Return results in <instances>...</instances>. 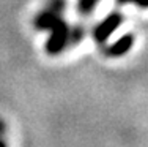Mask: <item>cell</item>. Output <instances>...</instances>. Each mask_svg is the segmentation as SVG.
Listing matches in <instances>:
<instances>
[{
	"mask_svg": "<svg viewBox=\"0 0 148 147\" xmlns=\"http://www.w3.org/2000/svg\"><path fill=\"white\" fill-rule=\"evenodd\" d=\"M33 24L40 30H51L46 52L51 55H57L69 44V26L62 19V16L51 10H44L33 19Z\"/></svg>",
	"mask_w": 148,
	"mask_h": 147,
	"instance_id": "1",
	"label": "cell"
},
{
	"mask_svg": "<svg viewBox=\"0 0 148 147\" xmlns=\"http://www.w3.org/2000/svg\"><path fill=\"white\" fill-rule=\"evenodd\" d=\"M123 24V14L118 11H112L110 14H107L101 21L98 26H95L93 29V38L96 43L103 44L110 38V35L118 29Z\"/></svg>",
	"mask_w": 148,
	"mask_h": 147,
	"instance_id": "2",
	"label": "cell"
},
{
	"mask_svg": "<svg viewBox=\"0 0 148 147\" xmlns=\"http://www.w3.org/2000/svg\"><path fill=\"white\" fill-rule=\"evenodd\" d=\"M134 44V35L131 33H125L123 37H120L115 43L109 44L107 48H106V55L107 57H112V59H117V57H121V55H125L126 52L131 51Z\"/></svg>",
	"mask_w": 148,
	"mask_h": 147,
	"instance_id": "3",
	"label": "cell"
},
{
	"mask_svg": "<svg viewBox=\"0 0 148 147\" xmlns=\"http://www.w3.org/2000/svg\"><path fill=\"white\" fill-rule=\"evenodd\" d=\"M98 2H99V0H79V2H77V10H79V13H82V14H90V13L96 8Z\"/></svg>",
	"mask_w": 148,
	"mask_h": 147,
	"instance_id": "4",
	"label": "cell"
},
{
	"mask_svg": "<svg viewBox=\"0 0 148 147\" xmlns=\"http://www.w3.org/2000/svg\"><path fill=\"white\" fill-rule=\"evenodd\" d=\"M65 6H66V2H65V0H51V2H49V8H47V10H51V11H54V13H57V14H60V13L65 10Z\"/></svg>",
	"mask_w": 148,
	"mask_h": 147,
	"instance_id": "5",
	"label": "cell"
},
{
	"mask_svg": "<svg viewBox=\"0 0 148 147\" xmlns=\"http://www.w3.org/2000/svg\"><path fill=\"white\" fill-rule=\"evenodd\" d=\"M132 5H137L142 10H148V0H134Z\"/></svg>",
	"mask_w": 148,
	"mask_h": 147,
	"instance_id": "6",
	"label": "cell"
},
{
	"mask_svg": "<svg viewBox=\"0 0 148 147\" xmlns=\"http://www.w3.org/2000/svg\"><path fill=\"white\" fill-rule=\"evenodd\" d=\"M5 128H6V127H5V122L0 120V135H2L3 131H5Z\"/></svg>",
	"mask_w": 148,
	"mask_h": 147,
	"instance_id": "7",
	"label": "cell"
},
{
	"mask_svg": "<svg viewBox=\"0 0 148 147\" xmlns=\"http://www.w3.org/2000/svg\"><path fill=\"white\" fill-rule=\"evenodd\" d=\"M0 147H6V142L3 139H0Z\"/></svg>",
	"mask_w": 148,
	"mask_h": 147,
	"instance_id": "8",
	"label": "cell"
}]
</instances>
